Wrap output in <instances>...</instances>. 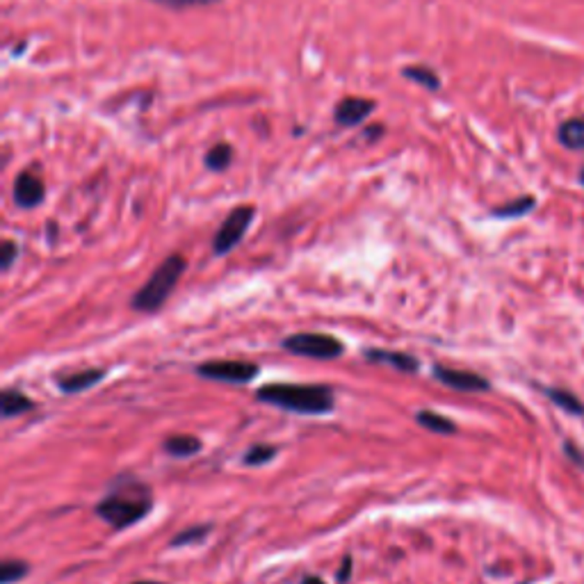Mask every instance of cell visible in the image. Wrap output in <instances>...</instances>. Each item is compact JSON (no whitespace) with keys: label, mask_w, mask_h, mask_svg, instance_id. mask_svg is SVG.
Segmentation results:
<instances>
[{"label":"cell","mask_w":584,"mask_h":584,"mask_svg":"<svg viewBox=\"0 0 584 584\" xmlns=\"http://www.w3.org/2000/svg\"><path fill=\"white\" fill-rule=\"evenodd\" d=\"M302 584H324V580H320V578H315V576H306L302 580Z\"/></svg>","instance_id":"484cf974"},{"label":"cell","mask_w":584,"mask_h":584,"mask_svg":"<svg viewBox=\"0 0 584 584\" xmlns=\"http://www.w3.org/2000/svg\"><path fill=\"white\" fill-rule=\"evenodd\" d=\"M105 370L101 367H91V370H80V372H71V375H62L58 377V386L62 393L71 395V393H82V390L91 388L99 381H103Z\"/></svg>","instance_id":"30bf717a"},{"label":"cell","mask_w":584,"mask_h":584,"mask_svg":"<svg viewBox=\"0 0 584 584\" xmlns=\"http://www.w3.org/2000/svg\"><path fill=\"white\" fill-rule=\"evenodd\" d=\"M375 108V101L361 99V96H347L335 105V122L345 128H352L361 123Z\"/></svg>","instance_id":"9c48e42d"},{"label":"cell","mask_w":584,"mask_h":584,"mask_svg":"<svg viewBox=\"0 0 584 584\" xmlns=\"http://www.w3.org/2000/svg\"><path fill=\"white\" fill-rule=\"evenodd\" d=\"M133 584H160V582H151V580H146V582H133Z\"/></svg>","instance_id":"4316f807"},{"label":"cell","mask_w":584,"mask_h":584,"mask_svg":"<svg viewBox=\"0 0 584 584\" xmlns=\"http://www.w3.org/2000/svg\"><path fill=\"white\" fill-rule=\"evenodd\" d=\"M256 398L286 411L322 416L334 409V390L317 384H268L256 390Z\"/></svg>","instance_id":"7a4b0ae2"},{"label":"cell","mask_w":584,"mask_h":584,"mask_svg":"<svg viewBox=\"0 0 584 584\" xmlns=\"http://www.w3.org/2000/svg\"><path fill=\"white\" fill-rule=\"evenodd\" d=\"M532 208H535V199L532 196H523V199H516L512 204L495 208L494 215H498V218H521V215L530 213Z\"/></svg>","instance_id":"ffe728a7"},{"label":"cell","mask_w":584,"mask_h":584,"mask_svg":"<svg viewBox=\"0 0 584 584\" xmlns=\"http://www.w3.org/2000/svg\"><path fill=\"white\" fill-rule=\"evenodd\" d=\"M16 256H18L16 242L5 240L3 247H0V265H3V270L12 268V263H14V259H16Z\"/></svg>","instance_id":"603a6c76"},{"label":"cell","mask_w":584,"mask_h":584,"mask_svg":"<svg viewBox=\"0 0 584 584\" xmlns=\"http://www.w3.org/2000/svg\"><path fill=\"white\" fill-rule=\"evenodd\" d=\"M196 375L224 384H247L259 375V366L250 361H208L196 366Z\"/></svg>","instance_id":"8992f818"},{"label":"cell","mask_w":584,"mask_h":584,"mask_svg":"<svg viewBox=\"0 0 584 584\" xmlns=\"http://www.w3.org/2000/svg\"><path fill=\"white\" fill-rule=\"evenodd\" d=\"M44 181L37 174L23 172L14 183V201L21 208H35L44 201Z\"/></svg>","instance_id":"ba28073f"},{"label":"cell","mask_w":584,"mask_h":584,"mask_svg":"<svg viewBox=\"0 0 584 584\" xmlns=\"http://www.w3.org/2000/svg\"><path fill=\"white\" fill-rule=\"evenodd\" d=\"M580 183L584 186V167H582V172H580Z\"/></svg>","instance_id":"83f0119b"},{"label":"cell","mask_w":584,"mask_h":584,"mask_svg":"<svg viewBox=\"0 0 584 584\" xmlns=\"http://www.w3.org/2000/svg\"><path fill=\"white\" fill-rule=\"evenodd\" d=\"M434 377L441 381V384L448 386V388L462 390V393H482V390L491 388V384L484 379V377L468 370H454V367L436 366Z\"/></svg>","instance_id":"52a82bcc"},{"label":"cell","mask_w":584,"mask_h":584,"mask_svg":"<svg viewBox=\"0 0 584 584\" xmlns=\"http://www.w3.org/2000/svg\"><path fill=\"white\" fill-rule=\"evenodd\" d=\"M279 450L274 445H251L245 454V463L247 466H263L270 459L277 457Z\"/></svg>","instance_id":"44dd1931"},{"label":"cell","mask_w":584,"mask_h":584,"mask_svg":"<svg viewBox=\"0 0 584 584\" xmlns=\"http://www.w3.org/2000/svg\"><path fill=\"white\" fill-rule=\"evenodd\" d=\"M349 571H352V559L345 557V559H343V567H340V573H338V580H340V582L347 580Z\"/></svg>","instance_id":"d4e9b609"},{"label":"cell","mask_w":584,"mask_h":584,"mask_svg":"<svg viewBox=\"0 0 584 584\" xmlns=\"http://www.w3.org/2000/svg\"><path fill=\"white\" fill-rule=\"evenodd\" d=\"M231 158H233L231 146L218 144L208 151V155H206V165H208V169H213V172H222V169H227L228 165H231Z\"/></svg>","instance_id":"ac0fdd59"},{"label":"cell","mask_w":584,"mask_h":584,"mask_svg":"<svg viewBox=\"0 0 584 584\" xmlns=\"http://www.w3.org/2000/svg\"><path fill=\"white\" fill-rule=\"evenodd\" d=\"M254 215H256L254 206H238V208H233L231 213H228V218L222 222L219 231L215 233V240H213L215 254L224 256L228 254L233 247H238V242L245 238Z\"/></svg>","instance_id":"5b68a950"},{"label":"cell","mask_w":584,"mask_h":584,"mask_svg":"<svg viewBox=\"0 0 584 584\" xmlns=\"http://www.w3.org/2000/svg\"><path fill=\"white\" fill-rule=\"evenodd\" d=\"M151 507H154V495L149 486L126 477L122 482H114L112 489L101 498V503L96 504V514L112 527L123 530L140 523L151 512Z\"/></svg>","instance_id":"6da1fadb"},{"label":"cell","mask_w":584,"mask_h":584,"mask_svg":"<svg viewBox=\"0 0 584 584\" xmlns=\"http://www.w3.org/2000/svg\"><path fill=\"white\" fill-rule=\"evenodd\" d=\"M366 358L372 363H381V366H390L399 372H416L420 363L411 356V354L390 352V349H367Z\"/></svg>","instance_id":"8fae6325"},{"label":"cell","mask_w":584,"mask_h":584,"mask_svg":"<svg viewBox=\"0 0 584 584\" xmlns=\"http://www.w3.org/2000/svg\"><path fill=\"white\" fill-rule=\"evenodd\" d=\"M546 395L571 416H584V404L576 398V393H568L564 388H546Z\"/></svg>","instance_id":"9a60e30c"},{"label":"cell","mask_w":584,"mask_h":584,"mask_svg":"<svg viewBox=\"0 0 584 584\" xmlns=\"http://www.w3.org/2000/svg\"><path fill=\"white\" fill-rule=\"evenodd\" d=\"M402 76L409 78V80L418 82V85H422L425 90L436 91L441 87L439 73L431 71L430 67H407V69H402Z\"/></svg>","instance_id":"e0dca14e"},{"label":"cell","mask_w":584,"mask_h":584,"mask_svg":"<svg viewBox=\"0 0 584 584\" xmlns=\"http://www.w3.org/2000/svg\"><path fill=\"white\" fill-rule=\"evenodd\" d=\"M154 3L167 5V7L186 9V7H204V5H215L219 0H154Z\"/></svg>","instance_id":"cb8c5ba5"},{"label":"cell","mask_w":584,"mask_h":584,"mask_svg":"<svg viewBox=\"0 0 584 584\" xmlns=\"http://www.w3.org/2000/svg\"><path fill=\"white\" fill-rule=\"evenodd\" d=\"M416 420L420 422L425 430L436 431V434H454V431H457V427H454V422L450 420V418L441 416V413L436 411H420L416 416Z\"/></svg>","instance_id":"2e32d148"},{"label":"cell","mask_w":584,"mask_h":584,"mask_svg":"<svg viewBox=\"0 0 584 584\" xmlns=\"http://www.w3.org/2000/svg\"><path fill=\"white\" fill-rule=\"evenodd\" d=\"M186 268L187 263L181 254H174L169 256V259H165L163 263L158 265V270L151 274L149 281L135 292V297H133L131 302L133 308L142 313L158 311V308L167 302L169 294L174 292V288H176L178 279L183 277Z\"/></svg>","instance_id":"3957f363"},{"label":"cell","mask_w":584,"mask_h":584,"mask_svg":"<svg viewBox=\"0 0 584 584\" xmlns=\"http://www.w3.org/2000/svg\"><path fill=\"white\" fill-rule=\"evenodd\" d=\"M210 532V526H196L190 527V530L181 532L172 539V546H187V544H196V541H204V536Z\"/></svg>","instance_id":"7402d4cb"},{"label":"cell","mask_w":584,"mask_h":584,"mask_svg":"<svg viewBox=\"0 0 584 584\" xmlns=\"http://www.w3.org/2000/svg\"><path fill=\"white\" fill-rule=\"evenodd\" d=\"M27 573V564L21 562V559H5L3 567H0V582L3 584H12L23 580Z\"/></svg>","instance_id":"d6986e66"},{"label":"cell","mask_w":584,"mask_h":584,"mask_svg":"<svg viewBox=\"0 0 584 584\" xmlns=\"http://www.w3.org/2000/svg\"><path fill=\"white\" fill-rule=\"evenodd\" d=\"M163 448L165 452L172 454V457L187 459L201 452V441L192 434H176V436H169V439L163 443Z\"/></svg>","instance_id":"7c38bea8"},{"label":"cell","mask_w":584,"mask_h":584,"mask_svg":"<svg viewBox=\"0 0 584 584\" xmlns=\"http://www.w3.org/2000/svg\"><path fill=\"white\" fill-rule=\"evenodd\" d=\"M559 142L567 149H584V119H568L559 128Z\"/></svg>","instance_id":"5bb4252c"},{"label":"cell","mask_w":584,"mask_h":584,"mask_svg":"<svg viewBox=\"0 0 584 584\" xmlns=\"http://www.w3.org/2000/svg\"><path fill=\"white\" fill-rule=\"evenodd\" d=\"M0 407H3L5 418H14V416H21V413L30 411L32 399H27L26 395L21 393V390L5 388L3 395H0Z\"/></svg>","instance_id":"4fadbf2b"},{"label":"cell","mask_w":584,"mask_h":584,"mask_svg":"<svg viewBox=\"0 0 584 584\" xmlns=\"http://www.w3.org/2000/svg\"><path fill=\"white\" fill-rule=\"evenodd\" d=\"M283 347L297 356L331 361L345 352V345L329 334H292L283 338Z\"/></svg>","instance_id":"277c9868"}]
</instances>
